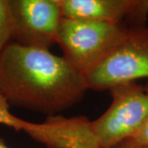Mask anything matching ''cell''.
Segmentation results:
<instances>
[{
  "mask_svg": "<svg viewBox=\"0 0 148 148\" xmlns=\"http://www.w3.org/2000/svg\"><path fill=\"white\" fill-rule=\"evenodd\" d=\"M87 90L84 75L49 49L12 41L0 55V93L10 106L50 116L78 103Z\"/></svg>",
  "mask_w": 148,
  "mask_h": 148,
  "instance_id": "cell-1",
  "label": "cell"
},
{
  "mask_svg": "<svg viewBox=\"0 0 148 148\" xmlns=\"http://www.w3.org/2000/svg\"><path fill=\"white\" fill-rule=\"evenodd\" d=\"M130 29L106 21L63 17L57 44L63 57L85 76L110 55Z\"/></svg>",
  "mask_w": 148,
  "mask_h": 148,
  "instance_id": "cell-2",
  "label": "cell"
},
{
  "mask_svg": "<svg viewBox=\"0 0 148 148\" xmlns=\"http://www.w3.org/2000/svg\"><path fill=\"white\" fill-rule=\"evenodd\" d=\"M112 103L90 127L102 148H112L128 140L141 127L148 114V82L117 85L110 89Z\"/></svg>",
  "mask_w": 148,
  "mask_h": 148,
  "instance_id": "cell-3",
  "label": "cell"
},
{
  "mask_svg": "<svg viewBox=\"0 0 148 148\" xmlns=\"http://www.w3.org/2000/svg\"><path fill=\"white\" fill-rule=\"evenodd\" d=\"M85 77L88 89L94 90L148 78V26L130 29L110 55Z\"/></svg>",
  "mask_w": 148,
  "mask_h": 148,
  "instance_id": "cell-4",
  "label": "cell"
},
{
  "mask_svg": "<svg viewBox=\"0 0 148 148\" xmlns=\"http://www.w3.org/2000/svg\"><path fill=\"white\" fill-rule=\"evenodd\" d=\"M12 18V42L49 49L57 44L63 18L57 0H8Z\"/></svg>",
  "mask_w": 148,
  "mask_h": 148,
  "instance_id": "cell-5",
  "label": "cell"
},
{
  "mask_svg": "<svg viewBox=\"0 0 148 148\" xmlns=\"http://www.w3.org/2000/svg\"><path fill=\"white\" fill-rule=\"evenodd\" d=\"M63 17L106 21L128 28L145 26L148 0H57Z\"/></svg>",
  "mask_w": 148,
  "mask_h": 148,
  "instance_id": "cell-6",
  "label": "cell"
},
{
  "mask_svg": "<svg viewBox=\"0 0 148 148\" xmlns=\"http://www.w3.org/2000/svg\"><path fill=\"white\" fill-rule=\"evenodd\" d=\"M12 33L13 25L8 0H0V55L12 42Z\"/></svg>",
  "mask_w": 148,
  "mask_h": 148,
  "instance_id": "cell-7",
  "label": "cell"
},
{
  "mask_svg": "<svg viewBox=\"0 0 148 148\" xmlns=\"http://www.w3.org/2000/svg\"><path fill=\"white\" fill-rule=\"evenodd\" d=\"M9 107L7 100L0 93V124L12 127L16 131L25 132L29 127L30 122L13 115L9 110Z\"/></svg>",
  "mask_w": 148,
  "mask_h": 148,
  "instance_id": "cell-8",
  "label": "cell"
},
{
  "mask_svg": "<svg viewBox=\"0 0 148 148\" xmlns=\"http://www.w3.org/2000/svg\"><path fill=\"white\" fill-rule=\"evenodd\" d=\"M128 140L135 145L148 147V114L141 127L133 134L132 138H129Z\"/></svg>",
  "mask_w": 148,
  "mask_h": 148,
  "instance_id": "cell-9",
  "label": "cell"
},
{
  "mask_svg": "<svg viewBox=\"0 0 148 148\" xmlns=\"http://www.w3.org/2000/svg\"><path fill=\"white\" fill-rule=\"evenodd\" d=\"M112 148H148L144 147H140L138 145H135L134 143H132V142H130L129 140H125L122 143H119L118 145L114 146V147Z\"/></svg>",
  "mask_w": 148,
  "mask_h": 148,
  "instance_id": "cell-10",
  "label": "cell"
},
{
  "mask_svg": "<svg viewBox=\"0 0 148 148\" xmlns=\"http://www.w3.org/2000/svg\"><path fill=\"white\" fill-rule=\"evenodd\" d=\"M0 148H10V147H8L6 145V143H4V141H3V140H2V139L0 138Z\"/></svg>",
  "mask_w": 148,
  "mask_h": 148,
  "instance_id": "cell-11",
  "label": "cell"
}]
</instances>
